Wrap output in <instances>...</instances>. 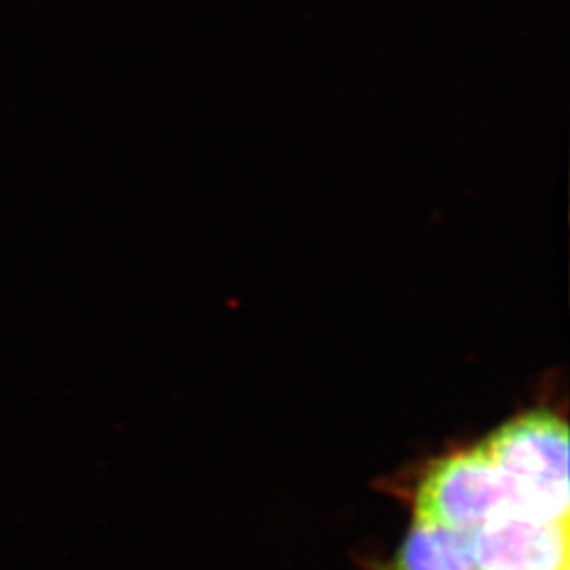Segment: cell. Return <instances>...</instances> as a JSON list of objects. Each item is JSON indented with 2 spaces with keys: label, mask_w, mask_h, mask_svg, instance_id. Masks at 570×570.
Here are the masks:
<instances>
[{
  "label": "cell",
  "mask_w": 570,
  "mask_h": 570,
  "mask_svg": "<svg viewBox=\"0 0 570 570\" xmlns=\"http://www.w3.org/2000/svg\"><path fill=\"white\" fill-rule=\"evenodd\" d=\"M480 446L505 473L522 513L569 522V428L548 410H532L492 431Z\"/></svg>",
  "instance_id": "obj_1"
},
{
  "label": "cell",
  "mask_w": 570,
  "mask_h": 570,
  "mask_svg": "<svg viewBox=\"0 0 570 570\" xmlns=\"http://www.w3.org/2000/svg\"><path fill=\"white\" fill-rule=\"evenodd\" d=\"M510 513H522L510 480L480 444L433 463L416 490V520L459 532L471 534Z\"/></svg>",
  "instance_id": "obj_2"
},
{
  "label": "cell",
  "mask_w": 570,
  "mask_h": 570,
  "mask_svg": "<svg viewBox=\"0 0 570 570\" xmlns=\"http://www.w3.org/2000/svg\"><path fill=\"white\" fill-rule=\"evenodd\" d=\"M469 539L478 570H569V522L510 513Z\"/></svg>",
  "instance_id": "obj_3"
},
{
  "label": "cell",
  "mask_w": 570,
  "mask_h": 570,
  "mask_svg": "<svg viewBox=\"0 0 570 570\" xmlns=\"http://www.w3.org/2000/svg\"><path fill=\"white\" fill-rule=\"evenodd\" d=\"M387 570H478L468 532L414 518Z\"/></svg>",
  "instance_id": "obj_4"
}]
</instances>
